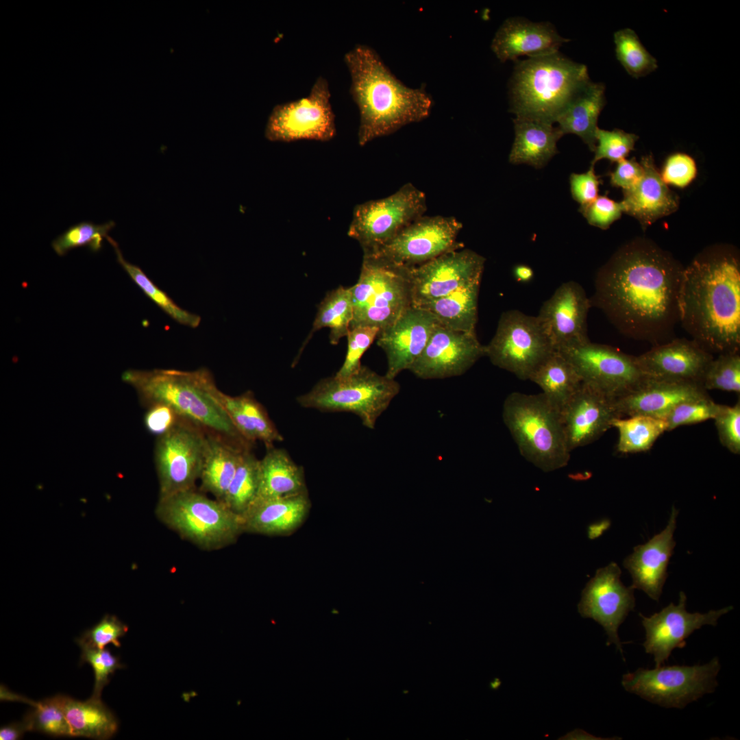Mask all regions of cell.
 Wrapping results in <instances>:
<instances>
[{
    "instance_id": "1",
    "label": "cell",
    "mask_w": 740,
    "mask_h": 740,
    "mask_svg": "<svg viewBox=\"0 0 740 740\" xmlns=\"http://www.w3.org/2000/svg\"><path fill=\"white\" fill-rule=\"evenodd\" d=\"M684 267L643 238L619 248L600 269L591 306L630 338L654 345L674 338Z\"/></svg>"
},
{
    "instance_id": "2",
    "label": "cell",
    "mask_w": 740,
    "mask_h": 740,
    "mask_svg": "<svg viewBox=\"0 0 740 740\" xmlns=\"http://www.w3.org/2000/svg\"><path fill=\"white\" fill-rule=\"evenodd\" d=\"M679 323L713 354L740 349V260L728 245L711 246L684 268Z\"/></svg>"
},
{
    "instance_id": "3",
    "label": "cell",
    "mask_w": 740,
    "mask_h": 740,
    "mask_svg": "<svg viewBox=\"0 0 740 740\" xmlns=\"http://www.w3.org/2000/svg\"><path fill=\"white\" fill-rule=\"evenodd\" d=\"M344 62L351 77L349 92L360 114V146L429 116L433 106L430 95L399 81L372 47L355 45L345 54Z\"/></svg>"
},
{
    "instance_id": "4",
    "label": "cell",
    "mask_w": 740,
    "mask_h": 740,
    "mask_svg": "<svg viewBox=\"0 0 740 740\" xmlns=\"http://www.w3.org/2000/svg\"><path fill=\"white\" fill-rule=\"evenodd\" d=\"M122 378L153 406H165L177 416L192 421L209 434L219 436L243 447L251 448L252 444L240 434L215 399L214 390L217 386L207 369L194 371L130 369L123 373Z\"/></svg>"
},
{
    "instance_id": "5",
    "label": "cell",
    "mask_w": 740,
    "mask_h": 740,
    "mask_svg": "<svg viewBox=\"0 0 740 740\" xmlns=\"http://www.w3.org/2000/svg\"><path fill=\"white\" fill-rule=\"evenodd\" d=\"M589 81L585 65L559 52L516 60L509 88L511 112L554 124Z\"/></svg>"
},
{
    "instance_id": "6",
    "label": "cell",
    "mask_w": 740,
    "mask_h": 740,
    "mask_svg": "<svg viewBox=\"0 0 740 740\" xmlns=\"http://www.w3.org/2000/svg\"><path fill=\"white\" fill-rule=\"evenodd\" d=\"M502 419L526 460L545 472L567 465L571 452L560 414L542 393H510L504 402Z\"/></svg>"
},
{
    "instance_id": "7",
    "label": "cell",
    "mask_w": 740,
    "mask_h": 740,
    "mask_svg": "<svg viewBox=\"0 0 740 740\" xmlns=\"http://www.w3.org/2000/svg\"><path fill=\"white\" fill-rule=\"evenodd\" d=\"M400 391L395 379L382 375L362 365L346 377L335 375L319 381L297 397L303 408L327 412H351L362 424L374 429L377 420Z\"/></svg>"
},
{
    "instance_id": "8",
    "label": "cell",
    "mask_w": 740,
    "mask_h": 740,
    "mask_svg": "<svg viewBox=\"0 0 740 740\" xmlns=\"http://www.w3.org/2000/svg\"><path fill=\"white\" fill-rule=\"evenodd\" d=\"M156 514L183 538L207 550L230 544L244 532L241 516L195 489L159 499Z\"/></svg>"
},
{
    "instance_id": "9",
    "label": "cell",
    "mask_w": 740,
    "mask_h": 740,
    "mask_svg": "<svg viewBox=\"0 0 740 740\" xmlns=\"http://www.w3.org/2000/svg\"><path fill=\"white\" fill-rule=\"evenodd\" d=\"M410 269L363 256L358 280L349 287L353 305L350 329L374 326L381 330L412 306Z\"/></svg>"
},
{
    "instance_id": "10",
    "label": "cell",
    "mask_w": 740,
    "mask_h": 740,
    "mask_svg": "<svg viewBox=\"0 0 740 740\" xmlns=\"http://www.w3.org/2000/svg\"><path fill=\"white\" fill-rule=\"evenodd\" d=\"M720 669L717 656L704 665L641 667L624 674L621 684L626 691L651 703L682 709L715 691Z\"/></svg>"
},
{
    "instance_id": "11",
    "label": "cell",
    "mask_w": 740,
    "mask_h": 740,
    "mask_svg": "<svg viewBox=\"0 0 740 740\" xmlns=\"http://www.w3.org/2000/svg\"><path fill=\"white\" fill-rule=\"evenodd\" d=\"M485 351L493 365L525 380L530 379L554 349L536 316L510 310L501 315Z\"/></svg>"
},
{
    "instance_id": "12",
    "label": "cell",
    "mask_w": 740,
    "mask_h": 740,
    "mask_svg": "<svg viewBox=\"0 0 740 740\" xmlns=\"http://www.w3.org/2000/svg\"><path fill=\"white\" fill-rule=\"evenodd\" d=\"M206 439L204 429L179 416L160 434L155 450L159 499L195 489L201 474Z\"/></svg>"
},
{
    "instance_id": "13",
    "label": "cell",
    "mask_w": 740,
    "mask_h": 740,
    "mask_svg": "<svg viewBox=\"0 0 740 740\" xmlns=\"http://www.w3.org/2000/svg\"><path fill=\"white\" fill-rule=\"evenodd\" d=\"M426 210L425 194L408 183L387 197L357 205L347 234L360 243L363 254H369L423 216Z\"/></svg>"
},
{
    "instance_id": "14",
    "label": "cell",
    "mask_w": 740,
    "mask_h": 740,
    "mask_svg": "<svg viewBox=\"0 0 740 740\" xmlns=\"http://www.w3.org/2000/svg\"><path fill=\"white\" fill-rule=\"evenodd\" d=\"M331 92L326 78L319 76L308 95L275 106L264 130L273 142L328 141L336 134Z\"/></svg>"
},
{
    "instance_id": "15",
    "label": "cell",
    "mask_w": 740,
    "mask_h": 740,
    "mask_svg": "<svg viewBox=\"0 0 740 740\" xmlns=\"http://www.w3.org/2000/svg\"><path fill=\"white\" fill-rule=\"evenodd\" d=\"M574 367L582 383L616 399L645 378L636 356L589 340L558 350Z\"/></svg>"
},
{
    "instance_id": "16",
    "label": "cell",
    "mask_w": 740,
    "mask_h": 740,
    "mask_svg": "<svg viewBox=\"0 0 740 740\" xmlns=\"http://www.w3.org/2000/svg\"><path fill=\"white\" fill-rule=\"evenodd\" d=\"M462 223L453 217H423L417 219L390 241L375 251L363 254L408 268L430 261L449 251L463 247L457 241Z\"/></svg>"
},
{
    "instance_id": "17",
    "label": "cell",
    "mask_w": 740,
    "mask_h": 740,
    "mask_svg": "<svg viewBox=\"0 0 740 740\" xmlns=\"http://www.w3.org/2000/svg\"><path fill=\"white\" fill-rule=\"evenodd\" d=\"M485 259L467 249L449 251L410 269L412 306L421 307L481 281Z\"/></svg>"
},
{
    "instance_id": "18",
    "label": "cell",
    "mask_w": 740,
    "mask_h": 740,
    "mask_svg": "<svg viewBox=\"0 0 740 740\" xmlns=\"http://www.w3.org/2000/svg\"><path fill=\"white\" fill-rule=\"evenodd\" d=\"M621 574L615 563L597 569L582 592L578 610L582 617L593 619L603 627L608 637L607 644L615 645L623 656L618 629L634 610L635 598L634 589L624 585Z\"/></svg>"
},
{
    "instance_id": "19",
    "label": "cell",
    "mask_w": 740,
    "mask_h": 740,
    "mask_svg": "<svg viewBox=\"0 0 740 740\" xmlns=\"http://www.w3.org/2000/svg\"><path fill=\"white\" fill-rule=\"evenodd\" d=\"M686 602L685 593L680 591L678 604L671 602L649 617L639 613L645 631L643 645L645 652L653 656L656 667L664 664L675 648H683L685 639L695 630L704 625L715 626L718 619L733 608L728 606L706 613H689Z\"/></svg>"
},
{
    "instance_id": "20",
    "label": "cell",
    "mask_w": 740,
    "mask_h": 740,
    "mask_svg": "<svg viewBox=\"0 0 740 740\" xmlns=\"http://www.w3.org/2000/svg\"><path fill=\"white\" fill-rule=\"evenodd\" d=\"M486 356L476 332L456 331L436 325L423 351L409 371L421 379H443L467 372Z\"/></svg>"
},
{
    "instance_id": "21",
    "label": "cell",
    "mask_w": 740,
    "mask_h": 740,
    "mask_svg": "<svg viewBox=\"0 0 740 740\" xmlns=\"http://www.w3.org/2000/svg\"><path fill=\"white\" fill-rule=\"evenodd\" d=\"M591 300L574 281L563 283L536 316L554 350L589 341L587 319Z\"/></svg>"
},
{
    "instance_id": "22",
    "label": "cell",
    "mask_w": 740,
    "mask_h": 740,
    "mask_svg": "<svg viewBox=\"0 0 740 740\" xmlns=\"http://www.w3.org/2000/svg\"><path fill=\"white\" fill-rule=\"evenodd\" d=\"M713 355L693 339L674 338L636 356L645 378L702 384Z\"/></svg>"
},
{
    "instance_id": "23",
    "label": "cell",
    "mask_w": 740,
    "mask_h": 740,
    "mask_svg": "<svg viewBox=\"0 0 740 740\" xmlns=\"http://www.w3.org/2000/svg\"><path fill=\"white\" fill-rule=\"evenodd\" d=\"M437 323L429 311L410 306L394 323L380 331L377 344L386 356V377L395 379L404 370H409Z\"/></svg>"
},
{
    "instance_id": "24",
    "label": "cell",
    "mask_w": 740,
    "mask_h": 740,
    "mask_svg": "<svg viewBox=\"0 0 740 740\" xmlns=\"http://www.w3.org/2000/svg\"><path fill=\"white\" fill-rule=\"evenodd\" d=\"M560 417L571 452L598 439L621 417L614 398L582 382Z\"/></svg>"
},
{
    "instance_id": "25",
    "label": "cell",
    "mask_w": 740,
    "mask_h": 740,
    "mask_svg": "<svg viewBox=\"0 0 740 740\" xmlns=\"http://www.w3.org/2000/svg\"><path fill=\"white\" fill-rule=\"evenodd\" d=\"M678 515V510L673 506L664 530L647 543L634 547L623 563L632 579L630 587L643 591L656 602L661 596L667 578V566L676 546L674 533Z\"/></svg>"
},
{
    "instance_id": "26",
    "label": "cell",
    "mask_w": 740,
    "mask_h": 740,
    "mask_svg": "<svg viewBox=\"0 0 740 740\" xmlns=\"http://www.w3.org/2000/svg\"><path fill=\"white\" fill-rule=\"evenodd\" d=\"M708 395L702 384L644 378L634 389L615 399L621 417L646 415L665 419L679 404Z\"/></svg>"
},
{
    "instance_id": "27",
    "label": "cell",
    "mask_w": 740,
    "mask_h": 740,
    "mask_svg": "<svg viewBox=\"0 0 740 740\" xmlns=\"http://www.w3.org/2000/svg\"><path fill=\"white\" fill-rule=\"evenodd\" d=\"M566 41L548 22L534 23L513 17L500 27L491 49L500 61H516L521 56L534 58L558 52Z\"/></svg>"
},
{
    "instance_id": "28",
    "label": "cell",
    "mask_w": 740,
    "mask_h": 740,
    "mask_svg": "<svg viewBox=\"0 0 740 740\" xmlns=\"http://www.w3.org/2000/svg\"><path fill=\"white\" fill-rule=\"evenodd\" d=\"M310 506L308 492L257 499L242 517L244 532L266 535L291 534L304 522Z\"/></svg>"
},
{
    "instance_id": "29",
    "label": "cell",
    "mask_w": 740,
    "mask_h": 740,
    "mask_svg": "<svg viewBox=\"0 0 740 740\" xmlns=\"http://www.w3.org/2000/svg\"><path fill=\"white\" fill-rule=\"evenodd\" d=\"M640 163L643 177L635 187L623 191L621 202L624 212L636 218L645 227L675 212L679 200L663 181L651 156H643Z\"/></svg>"
},
{
    "instance_id": "30",
    "label": "cell",
    "mask_w": 740,
    "mask_h": 740,
    "mask_svg": "<svg viewBox=\"0 0 740 740\" xmlns=\"http://www.w3.org/2000/svg\"><path fill=\"white\" fill-rule=\"evenodd\" d=\"M214 396L240 434L251 444L260 441L269 448L284 440L265 408L251 392L231 396L217 386Z\"/></svg>"
},
{
    "instance_id": "31",
    "label": "cell",
    "mask_w": 740,
    "mask_h": 740,
    "mask_svg": "<svg viewBox=\"0 0 740 740\" xmlns=\"http://www.w3.org/2000/svg\"><path fill=\"white\" fill-rule=\"evenodd\" d=\"M515 140L509 155L512 164L544 166L558 152L563 134L552 123L523 117L513 119Z\"/></svg>"
},
{
    "instance_id": "32",
    "label": "cell",
    "mask_w": 740,
    "mask_h": 740,
    "mask_svg": "<svg viewBox=\"0 0 740 740\" xmlns=\"http://www.w3.org/2000/svg\"><path fill=\"white\" fill-rule=\"evenodd\" d=\"M605 104L604 84L589 81L558 118V129L563 136L572 134L579 136L594 151L597 120Z\"/></svg>"
},
{
    "instance_id": "33",
    "label": "cell",
    "mask_w": 740,
    "mask_h": 740,
    "mask_svg": "<svg viewBox=\"0 0 740 740\" xmlns=\"http://www.w3.org/2000/svg\"><path fill=\"white\" fill-rule=\"evenodd\" d=\"M219 436L207 432L206 446L199 477L202 491L223 502L244 451Z\"/></svg>"
},
{
    "instance_id": "34",
    "label": "cell",
    "mask_w": 740,
    "mask_h": 740,
    "mask_svg": "<svg viewBox=\"0 0 740 740\" xmlns=\"http://www.w3.org/2000/svg\"><path fill=\"white\" fill-rule=\"evenodd\" d=\"M260 483L257 499L287 497L308 492L302 467L288 452L274 446L267 448L260 460Z\"/></svg>"
},
{
    "instance_id": "35",
    "label": "cell",
    "mask_w": 740,
    "mask_h": 740,
    "mask_svg": "<svg viewBox=\"0 0 740 740\" xmlns=\"http://www.w3.org/2000/svg\"><path fill=\"white\" fill-rule=\"evenodd\" d=\"M537 384L550 404L560 413L582 384L572 365L554 350L530 379Z\"/></svg>"
},
{
    "instance_id": "36",
    "label": "cell",
    "mask_w": 740,
    "mask_h": 740,
    "mask_svg": "<svg viewBox=\"0 0 740 740\" xmlns=\"http://www.w3.org/2000/svg\"><path fill=\"white\" fill-rule=\"evenodd\" d=\"M60 698L74 737L104 740L116 732L117 720L101 698L79 701L62 695Z\"/></svg>"
},
{
    "instance_id": "37",
    "label": "cell",
    "mask_w": 740,
    "mask_h": 740,
    "mask_svg": "<svg viewBox=\"0 0 740 740\" xmlns=\"http://www.w3.org/2000/svg\"><path fill=\"white\" fill-rule=\"evenodd\" d=\"M480 282L471 283L418 308L429 311L444 327L456 331L475 332Z\"/></svg>"
},
{
    "instance_id": "38",
    "label": "cell",
    "mask_w": 740,
    "mask_h": 740,
    "mask_svg": "<svg viewBox=\"0 0 740 740\" xmlns=\"http://www.w3.org/2000/svg\"><path fill=\"white\" fill-rule=\"evenodd\" d=\"M353 319V305L349 288L340 286L330 291L320 303L309 335L301 349L312 334L321 328L330 329L329 339L332 345L347 336Z\"/></svg>"
},
{
    "instance_id": "39",
    "label": "cell",
    "mask_w": 740,
    "mask_h": 740,
    "mask_svg": "<svg viewBox=\"0 0 740 740\" xmlns=\"http://www.w3.org/2000/svg\"><path fill=\"white\" fill-rule=\"evenodd\" d=\"M612 426L618 431L617 450L621 454L646 452L667 431L665 419L646 415L619 417Z\"/></svg>"
},
{
    "instance_id": "40",
    "label": "cell",
    "mask_w": 740,
    "mask_h": 740,
    "mask_svg": "<svg viewBox=\"0 0 740 740\" xmlns=\"http://www.w3.org/2000/svg\"><path fill=\"white\" fill-rule=\"evenodd\" d=\"M113 247L116 260L131 280L137 286L155 303L164 312L178 323L190 327L197 328L201 323V317L179 306L162 289L158 288L144 271L137 265L125 259L118 243L110 236L106 239Z\"/></svg>"
},
{
    "instance_id": "41",
    "label": "cell",
    "mask_w": 740,
    "mask_h": 740,
    "mask_svg": "<svg viewBox=\"0 0 740 740\" xmlns=\"http://www.w3.org/2000/svg\"><path fill=\"white\" fill-rule=\"evenodd\" d=\"M260 460L251 449L243 452L223 503L241 517L256 500L260 483Z\"/></svg>"
},
{
    "instance_id": "42",
    "label": "cell",
    "mask_w": 740,
    "mask_h": 740,
    "mask_svg": "<svg viewBox=\"0 0 740 740\" xmlns=\"http://www.w3.org/2000/svg\"><path fill=\"white\" fill-rule=\"evenodd\" d=\"M617 59L634 78L645 76L654 71L657 61L642 45L634 30L626 28L614 34Z\"/></svg>"
},
{
    "instance_id": "43",
    "label": "cell",
    "mask_w": 740,
    "mask_h": 740,
    "mask_svg": "<svg viewBox=\"0 0 740 740\" xmlns=\"http://www.w3.org/2000/svg\"><path fill=\"white\" fill-rule=\"evenodd\" d=\"M115 226L113 221L102 224L82 221L69 227L51 243L53 251L59 256L66 255L77 247H86L93 253L99 252L107 239L109 232Z\"/></svg>"
},
{
    "instance_id": "44",
    "label": "cell",
    "mask_w": 740,
    "mask_h": 740,
    "mask_svg": "<svg viewBox=\"0 0 740 740\" xmlns=\"http://www.w3.org/2000/svg\"><path fill=\"white\" fill-rule=\"evenodd\" d=\"M29 731L40 732L54 737H74L63 711L60 695L36 702L34 710L23 719Z\"/></svg>"
},
{
    "instance_id": "45",
    "label": "cell",
    "mask_w": 740,
    "mask_h": 740,
    "mask_svg": "<svg viewBox=\"0 0 740 740\" xmlns=\"http://www.w3.org/2000/svg\"><path fill=\"white\" fill-rule=\"evenodd\" d=\"M705 390L740 393L739 352L719 354L708 365L702 380Z\"/></svg>"
},
{
    "instance_id": "46",
    "label": "cell",
    "mask_w": 740,
    "mask_h": 740,
    "mask_svg": "<svg viewBox=\"0 0 740 740\" xmlns=\"http://www.w3.org/2000/svg\"><path fill=\"white\" fill-rule=\"evenodd\" d=\"M638 138L639 136L636 134L621 130L609 131L598 128L596 132L595 156L591 161V166H594L602 159L617 162L625 159L634 149Z\"/></svg>"
},
{
    "instance_id": "47",
    "label": "cell",
    "mask_w": 740,
    "mask_h": 740,
    "mask_svg": "<svg viewBox=\"0 0 740 740\" xmlns=\"http://www.w3.org/2000/svg\"><path fill=\"white\" fill-rule=\"evenodd\" d=\"M719 406L720 404H716L709 395L682 402L675 406L665 417L667 431L680 426L713 419Z\"/></svg>"
},
{
    "instance_id": "48",
    "label": "cell",
    "mask_w": 740,
    "mask_h": 740,
    "mask_svg": "<svg viewBox=\"0 0 740 740\" xmlns=\"http://www.w3.org/2000/svg\"><path fill=\"white\" fill-rule=\"evenodd\" d=\"M380 330L374 326H358L351 328L347 335V349L344 362L335 373L338 377L348 376L362 366L360 360Z\"/></svg>"
},
{
    "instance_id": "49",
    "label": "cell",
    "mask_w": 740,
    "mask_h": 740,
    "mask_svg": "<svg viewBox=\"0 0 740 740\" xmlns=\"http://www.w3.org/2000/svg\"><path fill=\"white\" fill-rule=\"evenodd\" d=\"M127 626L114 615H106L95 626L87 630L76 640L80 646L104 649L108 644L119 647V638L125 635Z\"/></svg>"
},
{
    "instance_id": "50",
    "label": "cell",
    "mask_w": 740,
    "mask_h": 740,
    "mask_svg": "<svg viewBox=\"0 0 740 740\" xmlns=\"http://www.w3.org/2000/svg\"><path fill=\"white\" fill-rule=\"evenodd\" d=\"M82 649L81 661L89 663L94 671L95 684L92 697L101 698L103 687L109 682V676L122 668L119 659L106 648L99 649L86 646Z\"/></svg>"
},
{
    "instance_id": "51",
    "label": "cell",
    "mask_w": 740,
    "mask_h": 740,
    "mask_svg": "<svg viewBox=\"0 0 740 740\" xmlns=\"http://www.w3.org/2000/svg\"><path fill=\"white\" fill-rule=\"evenodd\" d=\"M719 441L735 454H740V402L732 406H719L714 417Z\"/></svg>"
},
{
    "instance_id": "52",
    "label": "cell",
    "mask_w": 740,
    "mask_h": 740,
    "mask_svg": "<svg viewBox=\"0 0 740 740\" xmlns=\"http://www.w3.org/2000/svg\"><path fill=\"white\" fill-rule=\"evenodd\" d=\"M579 211L590 225L606 230L621 217L624 207L621 201L617 202L607 196H598L590 204L580 206Z\"/></svg>"
},
{
    "instance_id": "53",
    "label": "cell",
    "mask_w": 740,
    "mask_h": 740,
    "mask_svg": "<svg viewBox=\"0 0 740 740\" xmlns=\"http://www.w3.org/2000/svg\"><path fill=\"white\" fill-rule=\"evenodd\" d=\"M696 174L695 160L686 153H676L667 158L661 177L667 185L684 188L692 182Z\"/></svg>"
},
{
    "instance_id": "54",
    "label": "cell",
    "mask_w": 740,
    "mask_h": 740,
    "mask_svg": "<svg viewBox=\"0 0 740 740\" xmlns=\"http://www.w3.org/2000/svg\"><path fill=\"white\" fill-rule=\"evenodd\" d=\"M569 183L571 196L580 206L590 204L598 197L600 181L594 166H591L585 173H571Z\"/></svg>"
},
{
    "instance_id": "55",
    "label": "cell",
    "mask_w": 740,
    "mask_h": 740,
    "mask_svg": "<svg viewBox=\"0 0 740 740\" xmlns=\"http://www.w3.org/2000/svg\"><path fill=\"white\" fill-rule=\"evenodd\" d=\"M643 175L644 170L641 163L634 158L630 160L625 158L617 162L616 169L610 175V181L612 186L626 191L635 187Z\"/></svg>"
},
{
    "instance_id": "56",
    "label": "cell",
    "mask_w": 740,
    "mask_h": 740,
    "mask_svg": "<svg viewBox=\"0 0 740 740\" xmlns=\"http://www.w3.org/2000/svg\"><path fill=\"white\" fill-rule=\"evenodd\" d=\"M173 415L175 414L169 408L161 405H153L145 417L147 428L151 432L160 434L175 420L177 415Z\"/></svg>"
},
{
    "instance_id": "57",
    "label": "cell",
    "mask_w": 740,
    "mask_h": 740,
    "mask_svg": "<svg viewBox=\"0 0 740 740\" xmlns=\"http://www.w3.org/2000/svg\"><path fill=\"white\" fill-rule=\"evenodd\" d=\"M29 731L26 722L23 719L21 722H14L3 727L0 730L1 740H17L21 739L25 732Z\"/></svg>"
},
{
    "instance_id": "58",
    "label": "cell",
    "mask_w": 740,
    "mask_h": 740,
    "mask_svg": "<svg viewBox=\"0 0 740 740\" xmlns=\"http://www.w3.org/2000/svg\"><path fill=\"white\" fill-rule=\"evenodd\" d=\"M513 274L518 282H526L531 280L534 276L533 270L527 265L519 264L515 267Z\"/></svg>"
}]
</instances>
